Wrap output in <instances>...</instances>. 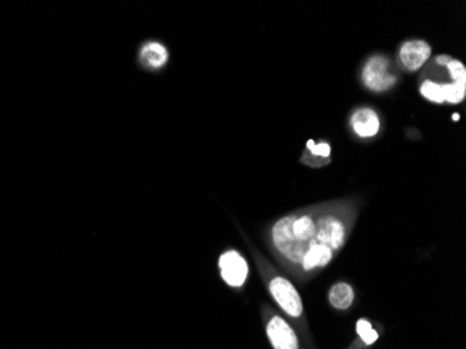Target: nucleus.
I'll list each match as a JSON object with an SVG mask.
<instances>
[{
  "instance_id": "f257e3e1",
  "label": "nucleus",
  "mask_w": 466,
  "mask_h": 349,
  "mask_svg": "<svg viewBox=\"0 0 466 349\" xmlns=\"http://www.w3.org/2000/svg\"><path fill=\"white\" fill-rule=\"evenodd\" d=\"M347 225L332 214L287 215L273 228L280 256L304 271L325 267L345 245Z\"/></svg>"
},
{
  "instance_id": "423d86ee",
  "label": "nucleus",
  "mask_w": 466,
  "mask_h": 349,
  "mask_svg": "<svg viewBox=\"0 0 466 349\" xmlns=\"http://www.w3.org/2000/svg\"><path fill=\"white\" fill-rule=\"evenodd\" d=\"M219 268L222 279L231 286H242L249 275V265L236 252L231 250L221 256Z\"/></svg>"
},
{
  "instance_id": "0eeeda50",
  "label": "nucleus",
  "mask_w": 466,
  "mask_h": 349,
  "mask_svg": "<svg viewBox=\"0 0 466 349\" xmlns=\"http://www.w3.org/2000/svg\"><path fill=\"white\" fill-rule=\"evenodd\" d=\"M267 336L274 349H299V341L293 329L280 316L273 317L268 323Z\"/></svg>"
},
{
  "instance_id": "ddd939ff",
  "label": "nucleus",
  "mask_w": 466,
  "mask_h": 349,
  "mask_svg": "<svg viewBox=\"0 0 466 349\" xmlns=\"http://www.w3.org/2000/svg\"><path fill=\"white\" fill-rule=\"evenodd\" d=\"M453 119H454V120H460V115H458V113H454V115H453Z\"/></svg>"
},
{
  "instance_id": "f8f14e48",
  "label": "nucleus",
  "mask_w": 466,
  "mask_h": 349,
  "mask_svg": "<svg viewBox=\"0 0 466 349\" xmlns=\"http://www.w3.org/2000/svg\"><path fill=\"white\" fill-rule=\"evenodd\" d=\"M307 148L310 151L311 156L320 158V160H328L330 154H331V147L328 143H314L313 140L307 141Z\"/></svg>"
},
{
  "instance_id": "39448f33",
  "label": "nucleus",
  "mask_w": 466,
  "mask_h": 349,
  "mask_svg": "<svg viewBox=\"0 0 466 349\" xmlns=\"http://www.w3.org/2000/svg\"><path fill=\"white\" fill-rule=\"evenodd\" d=\"M399 62L408 72H418L432 56L430 45L423 39H410L399 49Z\"/></svg>"
},
{
  "instance_id": "f03ea898",
  "label": "nucleus",
  "mask_w": 466,
  "mask_h": 349,
  "mask_svg": "<svg viewBox=\"0 0 466 349\" xmlns=\"http://www.w3.org/2000/svg\"><path fill=\"white\" fill-rule=\"evenodd\" d=\"M362 80L374 92H384L395 86L396 76L391 73L389 61L385 56L375 55L366 62L362 70Z\"/></svg>"
},
{
  "instance_id": "6e6552de",
  "label": "nucleus",
  "mask_w": 466,
  "mask_h": 349,
  "mask_svg": "<svg viewBox=\"0 0 466 349\" xmlns=\"http://www.w3.org/2000/svg\"><path fill=\"white\" fill-rule=\"evenodd\" d=\"M351 126L359 137L370 139L380 130V119L372 108H361L352 115Z\"/></svg>"
},
{
  "instance_id": "9d476101",
  "label": "nucleus",
  "mask_w": 466,
  "mask_h": 349,
  "mask_svg": "<svg viewBox=\"0 0 466 349\" xmlns=\"http://www.w3.org/2000/svg\"><path fill=\"white\" fill-rule=\"evenodd\" d=\"M355 293L349 284L338 282L330 291V302L338 310H347L354 303Z\"/></svg>"
},
{
  "instance_id": "7ed1b4c3",
  "label": "nucleus",
  "mask_w": 466,
  "mask_h": 349,
  "mask_svg": "<svg viewBox=\"0 0 466 349\" xmlns=\"http://www.w3.org/2000/svg\"><path fill=\"white\" fill-rule=\"evenodd\" d=\"M420 94L434 103H460L465 99L466 83H440L427 79L420 86Z\"/></svg>"
},
{
  "instance_id": "1a4fd4ad",
  "label": "nucleus",
  "mask_w": 466,
  "mask_h": 349,
  "mask_svg": "<svg viewBox=\"0 0 466 349\" xmlns=\"http://www.w3.org/2000/svg\"><path fill=\"white\" fill-rule=\"evenodd\" d=\"M169 58L168 49L160 42H148L140 52L141 63L148 69H161L167 65Z\"/></svg>"
},
{
  "instance_id": "9b49d317",
  "label": "nucleus",
  "mask_w": 466,
  "mask_h": 349,
  "mask_svg": "<svg viewBox=\"0 0 466 349\" xmlns=\"http://www.w3.org/2000/svg\"><path fill=\"white\" fill-rule=\"evenodd\" d=\"M356 331L361 336V338L363 340V343L368 344V345H372V344H374L378 340V334L375 333V330L372 327V324L368 320H365V319H362V320L358 322Z\"/></svg>"
},
{
  "instance_id": "20e7f679",
  "label": "nucleus",
  "mask_w": 466,
  "mask_h": 349,
  "mask_svg": "<svg viewBox=\"0 0 466 349\" xmlns=\"http://www.w3.org/2000/svg\"><path fill=\"white\" fill-rule=\"evenodd\" d=\"M270 292L286 315L292 317H300L303 315L302 298L290 281L276 277L270 282Z\"/></svg>"
}]
</instances>
